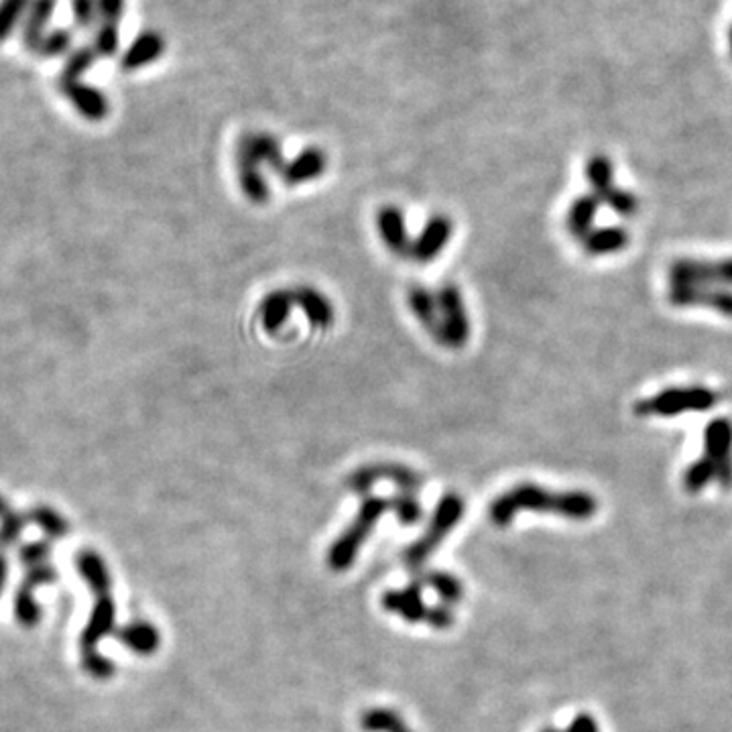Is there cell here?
Listing matches in <instances>:
<instances>
[{
	"label": "cell",
	"mask_w": 732,
	"mask_h": 732,
	"mask_svg": "<svg viewBox=\"0 0 732 732\" xmlns=\"http://www.w3.org/2000/svg\"><path fill=\"white\" fill-rule=\"evenodd\" d=\"M519 511L555 513L560 517H566V519L586 521L599 511V500L590 492H552L545 490L544 487H537V484L525 482L517 484V487L492 500L489 515L492 523L499 525V527H507V525L513 523L515 515Z\"/></svg>",
	"instance_id": "cell-1"
},
{
	"label": "cell",
	"mask_w": 732,
	"mask_h": 732,
	"mask_svg": "<svg viewBox=\"0 0 732 732\" xmlns=\"http://www.w3.org/2000/svg\"><path fill=\"white\" fill-rule=\"evenodd\" d=\"M389 511V499L379 497H366L362 500L361 508L354 517V521L348 525L346 531L334 541L328 552V566L334 572H346L352 566L358 552L369 539L371 531L377 527L380 517Z\"/></svg>",
	"instance_id": "cell-2"
},
{
	"label": "cell",
	"mask_w": 732,
	"mask_h": 732,
	"mask_svg": "<svg viewBox=\"0 0 732 732\" xmlns=\"http://www.w3.org/2000/svg\"><path fill=\"white\" fill-rule=\"evenodd\" d=\"M462 515H464V500L462 497L456 495V492H448V495H444L437 500L435 511L425 533L417 541H413L403 554L405 566H407L413 574L419 572L421 566L432 558L437 545H440L445 535L456 527L460 519H462Z\"/></svg>",
	"instance_id": "cell-3"
},
{
	"label": "cell",
	"mask_w": 732,
	"mask_h": 732,
	"mask_svg": "<svg viewBox=\"0 0 732 732\" xmlns=\"http://www.w3.org/2000/svg\"><path fill=\"white\" fill-rule=\"evenodd\" d=\"M437 309H440V325L434 340L445 348H464L471 340V320H468L462 293L456 285H444L435 293Z\"/></svg>",
	"instance_id": "cell-4"
},
{
	"label": "cell",
	"mask_w": 732,
	"mask_h": 732,
	"mask_svg": "<svg viewBox=\"0 0 732 732\" xmlns=\"http://www.w3.org/2000/svg\"><path fill=\"white\" fill-rule=\"evenodd\" d=\"M718 401V395L712 393L706 387H686V389H670L655 397H649L647 401L639 405V413L645 416H680L688 411H706Z\"/></svg>",
	"instance_id": "cell-5"
},
{
	"label": "cell",
	"mask_w": 732,
	"mask_h": 732,
	"mask_svg": "<svg viewBox=\"0 0 732 732\" xmlns=\"http://www.w3.org/2000/svg\"><path fill=\"white\" fill-rule=\"evenodd\" d=\"M379 480H391L397 484L403 492H417L424 487L425 480L419 472L411 471V468L403 464H369L354 471L346 479L348 489L356 492V495H366L372 489V484Z\"/></svg>",
	"instance_id": "cell-6"
},
{
	"label": "cell",
	"mask_w": 732,
	"mask_h": 732,
	"mask_svg": "<svg viewBox=\"0 0 732 732\" xmlns=\"http://www.w3.org/2000/svg\"><path fill=\"white\" fill-rule=\"evenodd\" d=\"M704 456L714 464V480L722 489L732 487V424L716 419L706 427Z\"/></svg>",
	"instance_id": "cell-7"
},
{
	"label": "cell",
	"mask_w": 732,
	"mask_h": 732,
	"mask_svg": "<svg viewBox=\"0 0 732 732\" xmlns=\"http://www.w3.org/2000/svg\"><path fill=\"white\" fill-rule=\"evenodd\" d=\"M672 285H691V288H712V285H732V259L680 261L670 270Z\"/></svg>",
	"instance_id": "cell-8"
},
{
	"label": "cell",
	"mask_w": 732,
	"mask_h": 732,
	"mask_svg": "<svg viewBox=\"0 0 732 732\" xmlns=\"http://www.w3.org/2000/svg\"><path fill=\"white\" fill-rule=\"evenodd\" d=\"M238 163H252V165H267L273 171H283L285 161L281 142L277 141L273 134L269 133H246L244 137L238 141L236 151Z\"/></svg>",
	"instance_id": "cell-9"
},
{
	"label": "cell",
	"mask_w": 732,
	"mask_h": 732,
	"mask_svg": "<svg viewBox=\"0 0 732 732\" xmlns=\"http://www.w3.org/2000/svg\"><path fill=\"white\" fill-rule=\"evenodd\" d=\"M452 222L445 216H434L421 230L419 236L411 244L409 257L419 262V265H427L432 262L437 254H442L445 246H448L452 238Z\"/></svg>",
	"instance_id": "cell-10"
},
{
	"label": "cell",
	"mask_w": 732,
	"mask_h": 732,
	"mask_svg": "<svg viewBox=\"0 0 732 732\" xmlns=\"http://www.w3.org/2000/svg\"><path fill=\"white\" fill-rule=\"evenodd\" d=\"M59 90L86 121L98 123L108 116L110 105L105 92H100L98 87L87 86L84 82H59Z\"/></svg>",
	"instance_id": "cell-11"
},
{
	"label": "cell",
	"mask_w": 732,
	"mask_h": 732,
	"mask_svg": "<svg viewBox=\"0 0 732 732\" xmlns=\"http://www.w3.org/2000/svg\"><path fill=\"white\" fill-rule=\"evenodd\" d=\"M421 588L424 586L416 580V582L401 588V590H387L380 599V604L387 612L399 615L405 623H424L427 607L424 596H421Z\"/></svg>",
	"instance_id": "cell-12"
},
{
	"label": "cell",
	"mask_w": 732,
	"mask_h": 732,
	"mask_svg": "<svg viewBox=\"0 0 732 732\" xmlns=\"http://www.w3.org/2000/svg\"><path fill=\"white\" fill-rule=\"evenodd\" d=\"M670 301L673 306H708L714 312L732 317V293L712 288H691V285H672Z\"/></svg>",
	"instance_id": "cell-13"
},
{
	"label": "cell",
	"mask_w": 732,
	"mask_h": 732,
	"mask_svg": "<svg viewBox=\"0 0 732 732\" xmlns=\"http://www.w3.org/2000/svg\"><path fill=\"white\" fill-rule=\"evenodd\" d=\"M114 623H116V604L110 599V594L98 596L96 604H94V610L87 620L86 628L79 636V645H82L84 654L86 651H94L98 643L105 639L106 635L114 633Z\"/></svg>",
	"instance_id": "cell-14"
},
{
	"label": "cell",
	"mask_w": 732,
	"mask_h": 732,
	"mask_svg": "<svg viewBox=\"0 0 732 732\" xmlns=\"http://www.w3.org/2000/svg\"><path fill=\"white\" fill-rule=\"evenodd\" d=\"M379 234L383 238L385 246L397 257H409L411 252V238L407 233V224H405V216L401 208L397 206H385L380 208L377 216Z\"/></svg>",
	"instance_id": "cell-15"
},
{
	"label": "cell",
	"mask_w": 732,
	"mask_h": 732,
	"mask_svg": "<svg viewBox=\"0 0 732 732\" xmlns=\"http://www.w3.org/2000/svg\"><path fill=\"white\" fill-rule=\"evenodd\" d=\"M325 167H328V157H325L324 151L317 147H307L293 161H288L281 171V178L285 186H301V183L320 178Z\"/></svg>",
	"instance_id": "cell-16"
},
{
	"label": "cell",
	"mask_w": 732,
	"mask_h": 732,
	"mask_svg": "<svg viewBox=\"0 0 732 732\" xmlns=\"http://www.w3.org/2000/svg\"><path fill=\"white\" fill-rule=\"evenodd\" d=\"M293 301L296 306H299L301 312L306 314L309 324L317 330H328L334 324V306L332 301L324 296L322 291H317L316 288H309V285H299V288L291 289Z\"/></svg>",
	"instance_id": "cell-17"
},
{
	"label": "cell",
	"mask_w": 732,
	"mask_h": 732,
	"mask_svg": "<svg viewBox=\"0 0 732 732\" xmlns=\"http://www.w3.org/2000/svg\"><path fill=\"white\" fill-rule=\"evenodd\" d=\"M165 47L167 43L161 33H157V31H142L129 45V50L123 53L121 68L124 71H137L141 68H147L161 58L165 53Z\"/></svg>",
	"instance_id": "cell-18"
},
{
	"label": "cell",
	"mask_w": 732,
	"mask_h": 732,
	"mask_svg": "<svg viewBox=\"0 0 732 732\" xmlns=\"http://www.w3.org/2000/svg\"><path fill=\"white\" fill-rule=\"evenodd\" d=\"M58 6V0H31L23 23V45L29 53H35L37 45L47 35V25Z\"/></svg>",
	"instance_id": "cell-19"
},
{
	"label": "cell",
	"mask_w": 732,
	"mask_h": 732,
	"mask_svg": "<svg viewBox=\"0 0 732 732\" xmlns=\"http://www.w3.org/2000/svg\"><path fill=\"white\" fill-rule=\"evenodd\" d=\"M296 306L289 289H275L267 293L261 301V322L267 334H277L289 320L291 309Z\"/></svg>",
	"instance_id": "cell-20"
},
{
	"label": "cell",
	"mask_w": 732,
	"mask_h": 732,
	"mask_svg": "<svg viewBox=\"0 0 732 732\" xmlns=\"http://www.w3.org/2000/svg\"><path fill=\"white\" fill-rule=\"evenodd\" d=\"M114 636L137 655H153L159 649V643H161L157 628L151 623H145V620H137V623L123 627L121 631L114 633Z\"/></svg>",
	"instance_id": "cell-21"
},
{
	"label": "cell",
	"mask_w": 732,
	"mask_h": 732,
	"mask_svg": "<svg viewBox=\"0 0 732 732\" xmlns=\"http://www.w3.org/2000/svg\"><path fill=\"white\" fill-rule=\"evenodd\" d=\"M416 580L421 586H429L440 596L444 604H456L464 596V586L456 576L442 570H419L416 572Z\"/></svg>",
	"instance_id": "cell-22"
},
{
	"label": "cell",
	"mask_w": 732,
	"mask_h": 732,
	"mask_svg": "<svg viewBox=\"0 0 732 732\" xmlns=\"http://www.w3.org/2000/svg\"><path fill=\"white\" fill-rule=\"evenodd\" d=\"M407 301L413 316L417 317V322L424 325L432 336H435L437 325H440V309H437L435 293L425 288H419V285H413L407 293Z\"/></svg>",
	"instance_id": "cell-23"
},
{
	"label": "cell",
	"mask_w": 732,
	"mask_h": 732,
	"mask_svg": "<svg viewBox=\"0 0 732 732\" xmlns=\"http://www.w3.org/2000/svg\"><path fill=\"white\" fill-rule=\"evenodd\" d=\"M78 572L82 574L87 584L98 596L108 594L110 590V574L105 560L96 552H79L78 555Z\"/></svg>",
	"instance_id": "cell-24"
},
{
	"label": "cell",
	"mask_w": 732,
	"mask_h": 732,
	"mask_svg": "<svg viewBox=\"0 0 732 732\" xmlns=\"http://www.w3.org/2000/svg\"><path fill=\"white\" fill-rule=\"evenodd\" d=\"M599 212V197L596 196H584L570 206L566 224L568 230L576 238H586L592 233V222Z\"/></svg>",
	"instance_id": "cell-25"
},
{
	"label": "cell",
	"mask_w": 732,
	"mask_h": 732,
	"mask_svg": "<svg viewBox=\"0 0 732 732\" xmlns=\"http://www.w3.org/2000/svg\"><path fill=\"white\" fill-rule=\"evenodd\" d=\"M238 183H241V189L252 204L269 202L270 189H269L265 175H262V171H261V165H251V163L238 165Z\"/></svg>",
	"instance_id": "cell-26"
},
{
	"label": "cell",
	"mask_w": 732,
	"mask_h": 732,
	"mask_svg": "<svg viewBox=\"0 0 732 732\" xmlns=\"http://www.w3.org/2000/svg\"><path fill=\"white\" fill-rule=\"evenodd\" d=\"M627 242H628V236L625 230H620V228L592 230V233L584 238V246L590 254L618 252L625 249Z\"/></svg>",
	"instance_id": "cell-27"
},
{
	"label": "cell",
	"mask_w": 732,
	"mask_h": 732,
	"mask_svg": "<svg viewBox=\"0 0 732 732\" xmlns=\"http://www.w3.org/2000/svg\"><path fill=\"white\" fill-rule=\"evenodd\" d=\"M98 55L94 51L92 45L76 47L68 53V59L63 63L59 82H79L82 76L96 63Z\"/></svg>",
	"instance_id": "cell-28"
},
{
	"label": "cell",
	"mask_w": 732,
	"mask_h": 732,
	"mask_svg": "<svg viewBox=\"0 0 732 732\" xmlns=\"http://www.w3.org/2000/svg\"><path fill=\"white\" fill-rule=\"evenodd\" d=\"M27 519L31 523H35L37 527H41L45 535H50L51 539H61L69 533L68 521L63 519V517L58 511H53L51 507H45V505L33 507L29 511Z\"/></svg>",
	"instance_id": "cell-29"
},
{
	"label": "cell",
	"mask_w": 732,
	"mask_h": 732,
	"mask_svg": "<svg viewBox=\"0 0 732 732\" xmlns=\"http://www.w3.org/2000/svg\"><path fill=\"white\" fill-rule=\"evenodd\" d=\"M361 727L364 732H397L407 724L403 722L401 714L391 708H372L362 714Z\"/></svg>",
	"instance_id": "cell-30"
},
{
	"label": "cell",
	"mask_w": 732,
	"mask_h": 732,
	"mask_svg": "<svg viewBox=\"0 0 732 732\" xmlns=\"http://www.w3.org/2000/svg\"><path fill=\"white\" fill-rule=\"evenodd\" d=\"M586 175L594 189V196L599 197V200L612 189V165H610L608 157H604V155L592 157L586 165Z\"/></svg>",
	"instance_id": "cell-31"
},
{
	"label": "cell",
	"mask_w": 732,
	"mask_h": 732,
	"mask_svg": "<svg viewBox=\"0 0 732 732\" xmlns=\"http://www.w3.org/2000/svg\"><path fill=\"white\" fill-rule=\"evenodd\" d=\"M71 45H74V35H71L69 29H53L41 39L33 55L53 59L59 58V55H68L71 51Z\"/></svg>",
	"instance_id": "cell-32"
},
{
	"label": "cell",
	"mask_w": 732,
	"mask_h": 732,
	"mask_svg": "<svg viewBox=\"0 0 732 732\" xmlns=\"http://www.w3.org/2000/svg\"><path fill=\"white\" fill-rule=\"evenodd\" d=\"M29 3L31 0H0V43H5L25 19Z\"/></svg>",
	"instance_id": "cell-33"
},
{
	"label": "cell",
	"mask_w": 732,
	"mask_h": 732,
	"mask_svg": "<svg viewBox=\"0 0 732 732\" xmlns=\"http://www.w3.org/2000/svg\"><path fill=\"white\" fill-rule=\"evenodd\" d=\"M714 480V464L708 460L706 456L696 460V462H691L686 472H683V489L691 495H698V492H702L708 484Z\"/></svg>",
	"instance_id": "cell-34"
},
{
	"label": "cell",
	"mask_w": 732,
	"mask_h": 732,
	"mask_svg": "<svg viewBox=\"0 0 732 732\" xmlns=\"http://www.w3.org/2000/svg\"><path fill=\"white\" fill-rule=\"evenodd\" d=\"M14 615H17L19 623L27 628L35 627L41 620V608L35 602L33 588L21 584L17 596H14Z\"/></svg>",
	"instance_id": "cell-35"
},
{
	"label": "cell",
	"mask_w": 732,
	"mask_h": 732,
	"mask_svg": "<svg viewBox=\"0 0 732 732\" xmlns=\"http://www.w3.org/2000/svg\"><path fill=\"white\" fill-rule=\"evenodd\" d=\"M389 508L395 513L397 521L401 525H417L424 517V508L411 492H399V495L389 499Z\"/></svg>",
	"instance_id": "cell-36"
},
{
	"label": "cell",
	"mask_w": 732,
	"mask_h": 732,
	"mask_svg": "<svg viewBox=\"0 0 732 732\" xmlns=\"http://www.w3.org/2000/svg\"><path fill=\"white\" fill-rule=\"evenodd\" d=\"M94 51L98 58H114L121 50V29L113 23H102L94 35Z\"/></svg>",
	"instance_id": "cell-37"
},
{
	"label": "cell",
	"mask_w": 732,
	"mask_h": 732,
	"mask_svg": "<svg viewBox=\"0 0 732 732\" xmlns=\"http://www.w3.org/2000/svg\"><path fill=\"white\" fill-rule=\"evenodd\" d=\"M27 517L9 511L5 517H0V549L13 545L19 539L21 531L25 529Z\"/></svg>",
	"instance_id": "cell-38"
},
{
	"label": "cell",
	"mask_w": 732,
	"mask_h": 732,
	"mask_svg": "<svg viewBox=\"0 0 732 732\" xmlns=\"http://www.w3.org/2000/svg\"><path fill=\"white\" fill-rule=\"evenodd\" d=\"M82 665H84V670L92 675V678H98V680L113 678L116 672L114 663L110 662L108 657L100 655L98 651H86L82 657Z\"/></svg>",
	"instance_id": "cell-39"
},
{
	"label": "cell",
	"mask_w": 732,
	"mask_h": 732,
	"mask_svg": "<svg viewBox=\"0 0 732 732\" xmlns=\"http://www.w3.org/2000/svg\"><path fill=\"white\" fill-rule=\"evenodd\" d=\"M71 13L78 29H92L100 19L98 0H71Z\"/></svg>",
	"instance_id": "cell-40"
},
{
	"label": "cell",
	"mask_w": 732,
	"mask_h": 732,
	"mask_svg": "<svg viewBox=\"0 0 732 732\" xmlns=\"http://www.w3.org/2000/svg\"><path fill=\"white\" fill-rule=\"evenodd\" d=\"M51 554V547L47 541H33V544L25 545L19 552V560L25 563L29 568H35V566H41V562L47 558V555Z\"/></svg>",
	"instance_id": "cell-41"
},
{
	"label": "cell",
	"mask_w": 732,
	"mask_h": 732,
	"mask_svg": "<svg viewBox=\"0 0 732 732\" xmlns=\"http://www.w3.org/2000/svg\"><path fill=\"white\" fill-rule=\"evenodd\" d=\"M424 623L434 628H450L453 625V612L450 604H435V607L427 608Z\"/></svg>",
	"instance_id": "cell-42"
},
{
	"label": "cell",
	"mask_w": 732,
	"mask_h": 732,
	"mask_svg": "<svg viewBox=\"0 0 732 732\" xmlns=\"http://www.w3.org/2000/svg\"><path fill=\"white\" fill-rule=\"evenodd\" d=\"M124 3L126 0H98L100 21L118 25L124 14Z\"/></svg>",
	"instance_id": "cell-43"
},
{
	"label": "cell",
	"mask_w": 732,
	"mask_h": 732,
	"mask_svg": "<svg viewBox=\"0 0 732 732\" xmlns=\"http://www.w3.org/2000/svg\"><path fill=\"white\" fill-rule=\"evenodd\" d=\"M55 580H58V572H55L51 566H45V563H41V566H35V568H31L27 572V576H25V580H23V584L33 588V590H35L37 586L55 582Z\"/></svg>",
	"instance_id": "cell-44"
},
{
	"label": "cell",
	"mask_w": 732,
	"mask_h": 732,
	"mask_svg": "<svg viewBox=\"0 0 732 732\" xmlns=\"http://www.w3.org/2000/svg\"><path fill=\"white\" fill-rule=\"evenodd\" d=\"M563 732H600V730H599V722H596L592 714L580 712L578 716H574V720L568 724Z\"/></svg>",
	"instance_id": "cell-45"
},
{
	"label": "cell",
	"mask_w": 732,
	"mask_h": 732,
	"mask_svg": "<svg viewBox=\"0 0 732 732\" xmlns=\"http://www.w3.org/2000/svg\"><path fill=\"white\" fill-rule=\"evenodd\" d=\"M6 574H9V562H6L3 552H0V592H3V588H5Z\"/></svg>",
	"instance_id": "cell-46"
},
{
	"label": "cell",
	"mask_w": 732,
	"mask_h": 732,
	"mask_svg": "<svg viewBox=\"0 0 732 732\" xmlns=\"http://www.w3.org/2000/svg\"><path fill=\"white\" fill-rule=\"evenodd\" d=\"M11 508H9V503H6V499L0 497V517H5Z\"/></svg>",
	"instance_id": "cell-47"
},
{
	"label": "cell",
	"mask_w": 732,
	"mask_h": 732,
	"mask_svg": "<svg viewBox=\"0 0 732 732\" xmlns=\"http://www.w3.org/2000/svg\"><path fill=\"white\" fill-rule=\"evenodd\" d=\"M539 732H562V730H558V728H554V727H545V728H541Z\"/></svg>",
	"instance_id": "cell-48"
},
{
	"label": "cell",
	"mask_w": 732,
	"mask_h": 732,
	"mask_svg": "<svg viewBox=\"0 0 732 732\" xmlns=\"http://www.w3.org/2000/svg\"><path fill=\"white\" fill-rule=\"evenodd\" d=\"M728 39H730V51H732V27H730V33H728Z\"/></svg>",
	"instance_id": "cell-49"
},
{
	"label": "cell",
	"mask_w": 732,
	"mask_h": 732,
	"mask_svg": "<svg viewBox=\"0 0 732 732\" xmlns=\"http://www.w3.org/2000/svg\"><path fill=\"white\" fill-rule=\"evenodd\" d=\"M397 732H411V728H407V727H403L401 730H397Z\"/></svg>",
	"instance_id": "cell-50"
}]
</instances>
